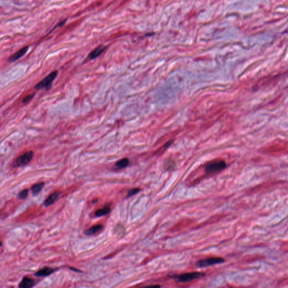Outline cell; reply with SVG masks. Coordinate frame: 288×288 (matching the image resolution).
I'll return each mask as SVG.
<instances>
[{"label": "cell", "mask_w": 288, "mask_h": 288, "mask_svg": "<svg viewBox=\"0 0 288 288\" xmlns=\"http://www.w3.org/2000/svg\"><path fill=\"white\" fill-rule=\"evenodd\" d=\"M34 96V94L28 95L25 98H24V99L23 100V103H28V102H29L31 100H32Z\"/></svg>", "instance_id": "e0dca14e"}, {"label": "cell", "mask_w": 288, "mask_h": 288, "mask_svg": "<svg viewBox=\"0 0 288 288\" xmlns=\"http://www.w3.org/2000/svg\"><path fill=\"white\" fill-rule=\"evenodd\" d=\"M44 182H40V183L34 184L31 188L32 192L33 195H37L41 191V190L44 186Z\"/></svg>", "instance_id": "7c38bea8"}, {"label": "cell", "mask_w": 288, "mask_h": 288, "mask_svg": "<svg viewBox=\"0 0 288 288\" xmlns=\"http://www.w3.org/2000/svg\"><path fill=\"white\" fill-rule=\"evenodd\" d=\"M111 211V208L109 206L104 207L103 208L100 209L95 212V216L96 217H101L108 214Z\"/></svg>", "instance_id": "5bb4252c"}, {"label": "cell", "mask_w": 288, "mask_h": 288, "mask_svg": "<svg viewBox=\"0 0 288 288\" xmlns=\"http://www.w3.org/2000/svg\"><path fill=\"white\" fill-rule=\"evenodd\" d=\"M224 262L225 259L221 257H211L199 260L196 262L195 265L198 267L203 268L221 264Z\"/></svg>", "instance_id": "3957f363"}, {"label": "cell", "mask_w": 288, "mask_h": 288, "mask_svg": "<svg viewBox=\"0 0 288 288\" xmlns=\"http://www.w3.org/2000/svg\"><path fill=\"white\" fill-rule=\"evenodd\" d=\"M28 48L29 47L28 46H26V47H24L22 48H21L20 50H19L18 51H17L16 53H15V54L12 55L9 57V61L10 62H13V61H15L18 60L21 57H22L25 54V53L28 50Z\"/></svg>", "instance_id": "8992f818"}, {"label": "cell", "mask_w": 288, "mask_h": 288, "mask_svg": "<svg viewBox=\"0 0 288 288\" xmlns=\"http://www.w3.org/2000/svg\"><path fill=\"white\" fill-rule=\"evenodd\" d=\"M28 192H29V191H28V189H24V190H23L22 191H21L19 193V194H18V198H19V199H25V198L27 197V196H28Z\"/></svg>", "instance_id": "9a60e30c"}, {"label": "cell", "mask_w": 288, "mask_h": 288, "mask_svg": "<svg viewBox=\"0 0 288 288\" xmlns=\"http://www.w3.org/2000/svg\"><path fill=\"white\" fill-rule=\"evenodd\" d=\"M33 155V152L31 150L24 153L16 159L14 163V166L16 167H20L27 165L31 161Z\"/></svg>", "instance_id": "277c9868"}, {"label": "cell", "mask_w": 288, "mask_h": 288, "mask_svg": "<svg viewBox=\"0 0 288 288\" xmlns=\"http://www.w3.org/2000/svg\"><path fill=\"white\" fill-rule=\"evenodd\" d=\"M139 191H140V188H133V189H132V190H130V191L128 192V194H127V197H131L133 196L134 195H135L136 194L138 193Z\"/></svg>", "instance_id": "2e32d148"}, {"label": "cell", "mask_w": 288, "mask_h": 288, "mask_svg": "<svg viewBox=\"0 0 288 288\" xmlns=\"http://www.w3.org/2000/svg\"><path fill=\"white\" fill-rule=\"evenodd\" d=\"M34 285L33 279L28 277H24L19 285L20 288H30L33 287Z\"/></svg>", "instance_id": "ba28073f"}, {"label": "cell", "mask_w": 288, "mask_h": 288, "mask_svg": "<svg viewBox=\"0 0 288 288\" xmlns=\"http://www.w3.org/2000/svg\"><path fill=\"white\" fill-rule=\"evenodd\" d=\"M103 228L102 225H95L87 230L85 231V233L87 235H92L96 233H98Z\"/></svg>", "instance_id": "8fae6325"}, {"label": "cell", "mask_w": 288, "mask_h": 288, "mask_svg": "<svg viewBox=\"0 0 288 288\" xmlns=\"http://www.w3.org/2000/svg\"><path fill=\"white\" fill-rule=\"evenodd\" d=\"M57 75V71H54L49 74L47 76H46L43 79L41 82H40L35 86V89H44V88H48L51 85L52 82L54 81Z\"/></svg>", "instance_id": "5b68a950"}, {"label": "cell", "mask_w": 288, "mask_h": 288, "mask_svg": "<svg viewBox=\"0 0 288 288\" xmlns=\"http://www.w3.org/2000/svg\"><path fill=\"white\" fill-rule=\"evenodd\" d=\"M54 270L52 268L48 267H44V268H41L39 271H38L36 273H35V276L37 277H44L48 276L51 275L52 273L54 272Z\"/></svg>", "instance_id": "52a82bcc"}, {"label": "cell", "mask_w": 288, "mask_h": 288, "mask_svg": "<svg viewBox=\"0 0 288 288\" xmlns=\"http://www.w3.org/2000/svg\"><path fill=\"white\" fill-rule=\"evenodd\" d=\"M226 167V163L223 160L211 162L205 167V172L208 175L218 173L223 171Z\"/></svg>", "instance_id": "7a4b0ae2"}, {"label": "cell", "mask_w": 288, "mask_h": 288, "mask_svg": "<svg viewBox=\"0 0 288 288\" xmlns=\"http://www.w3.org/2000/svg\"><path fill=\"white\" fill-rule=\"evenodd\" d=\"M105 47L102 45L98 47L95 50H93L89 55V58L90 60L94 59L99 56L104 51Z\"/></svg>", "instance_id": "9c48e42d"}, {"label": "cell", "mask_w": 288, "mask_h": 288, "mask_svg": "<svg viewBox=\"0 0 288 288\" xmlns=\"http://www.w3.org/2000/svg\"><path fill=\"white\" fill-rule=\"evenodd\" d=\"M205 274L201 272H191L185 273L174 276V279L178 283H184L205 276Z\"/></svg>", "instance_id": "6da1fadb"}, {"label": "cell", "mask_w": 288, "mask_h": 288, "mask_svg": "<svg viewBox=\"0 0 288 288\" xmlns=\"http://www.w3.org/2000/svg\"><path fill=\"white\" fill-rule=\"evenodd\" d=\"M59 192H57V191H56L55 192L53 193L52 194H51L44 201V205L46 207H48L49 205H51V204H53L55 201L56 199H57V198L59 197Z\"/></svg>", "instance_id": "30bf717a"}, {"label": "cell", "mask_w": 288, "mask_h": 288, "mask_svg": "<svg viewBox=\"0 0 288 288\" xmlns=\"http://www.w3.org/2000/svg\"><path fill=\"white\" fill-rule=\"evenodd\" d=\"M129 159L127 158H123L119 160H118L115 163V167L118 169L124 168L129 165Z\"/></svg>", "instance_id": "4fadbf2b"}, {"label": "cell", "mask_w": 288, "mask_h": 288, "mask_svg": "<svg viewBox=\"0 0 288 288\" xmlns=\"http://www.w3.org/2000/svg\"><path fill=\"white\" fill-rule=\"evenodd\" d=\"M1 245H2V243H1V242H0V246H1Z\"/></svg>", "instance_id": "ac0fdd59"}]
</instances>
